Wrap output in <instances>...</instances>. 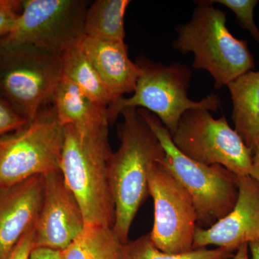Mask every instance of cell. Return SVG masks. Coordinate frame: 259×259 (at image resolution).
Here are the masks:
<instances>
[{
	"label": "cell",
	"instance_id": "1",
	"mask_svg": "<svg viewBox=\"0 0 259 259\" xmlns=\"http://www.w3.org/2000/svg\"><path fill=\"white\" fill-rule=\"evenodd\" d=\"M120 115L123 120L117 126L120 145L109 160L108 173L115 209L112 231L125 244L134 218L149 194L150 169L166 154L139 109L127 107Z\"/></svg>",
	"mask_w": 259,
	"mask_h": 259
},
{
	"label": "cell",
	"instance_id": "2",
	"mask_svg": "<svg viewBox=\"0 0 259 259\" xmlns=\"http://www.w3.org/2000/svg\"><path fill=\"white\" fill-rule=\"evenodd\" d=\"M109 124L80 128L64 126L61 171L82 211L85 224L113 227L115 209L108 163L112 151Z\"/></svg>",
	"mask_w": 259,
	"mask_h": 259
},
{
	"label": "cell",
	"instance_id": "3",
	"mask_svg": "<svg viewBox=\"0 0 259 259\" xmlns=\"http://www.w3.org/2000/svg\"><path fill=\"white\" fill-rule=\"evenodd\" d=\"M190 21L177 25L175 50L194 56L192 67L207 71L214 88L227 87L241 75L255 69L245 40L235 37L227 27V15L211 1H197Z\"/></svg>",
	"mask_w": 259,
	"mask_h": 259
},
{
	"label": "cell",
	"instance_id": "4",
	"mask_svg": "<svg viewBox=\"0 0 259 259\" xmlns=\"http://www.w3.org/2000/svg\"><path fill=\"white\" fill-rule=\"evenodd\" d=\"M141 72L134 95L120 97L107 109L110 124L113 123L122 110L127 107L144 109L161 120L170 134L176 131L180 118L186 111L205 109L217 111L221 99L211 94L199 101L188 97L192 71L187 65L154 63L144 57L136 61Z\"/></svg>",
	"mask_w": 259,
	"mask_h": 259
},
{
	"label": "cell",
	"instance_id": "5",
	"mask_svg": "<svg viewBox=\"0 0 259 259\" xmlns=\"http://www.w3.org/2000/svg\"><path fill=\"white\" fill-rule=\"evenodd\" d=\"M62 69L63 56L0 40V94L28 123L52 101Z\"/></svg>",
	"mask_w": 259,
	"mask_h": 259
},
{
	"label": "cell",
	"instance_id": "6",
	"mask_svg": "<svg viewBox=\"0 0 259 259\" xmlns=\"http://www.w3.org/2000/svg\"><path fill=\"white\" fill-rule=\"evenodd\" d=\"M165 151V164L188 191L197 216V226L208 228L226 216L238 197V176L221 165L202 164L180 152L171 135L156 115L138 108Z\"/></svg>",
	"mask_w": 259,
	"mask_h": 259
},
{
	"label": "cell",
	"instance_id": "7",
	"mask_svg": "<svg viewBox=\"0 0 259 259\" xmlns=\"http://www.w3.org/2000/svg\"><path fill=\"white\" fill-rule=\"evenodd\" d=\"M64 130L54 105L23 128L0 138V188L61 171Z\"/></svg>",
	"mask_w": 259,
	"mask_h": 259
},
{
	"label": "cell",
	"instance_id": "8",
	"mask_svg": "<svg viewBox=\"0 0 259 259\" xmlns=\"http://www.w3.org/2000/svg\"><path fill=\"white\" fill-rule=\"evenodd\" d=\"M171 138L177 149L194 161L221 165L238 177L250 175L253 153L225 116L215 119L205 109L187 110Z\"/></svg>",
	"mask_w": 259,
	"mask_h": 259
},
{
	"label": "cell",
	"instance_id": "9",
	"mask_svg": "<svg viewBox=\"0 0 259 259\" xmlns=\"http://www.w3.org/2000/svg\"><path fill=\"white\" fill-rule=\"evenodd\" d=\"M89 5L82 0H24L13 30L0 40L30 44L63 56L85 36Z\"/></svg>",
	"mask_w": 259,
	"mask_h": 259
},
{
	"label": "cell",
	"instance_id": "10",
	"mask_svg": "<svg viewBox=\"0 0 259 259\" xmlns=\"http://www.w3.org/2000/svg\"><path fill=\"white\" fill-rule=\"evenodd\" d=\"M163 159L155 163L148 175V194L154 207L152 231L148 235L153 244L164 253H188L193 250L197 212L188 191Z\"/></svg>",
	"mask_w": 259,
	"mask_h": 259
},
{
	"label": "cell",
	"instance_id": "11",
	"mask_svg": "<svg viewBox=\"0 0 259 259\" xmlns=\"http://www.w3.org/2000/svg\"><path fill=\"white\" fill-rule=\"evenodd\" d=\"M44 177V199L34 226V248L64 251L82 231L84 218L61 171Z\"/></svg>",
	"mask_w": 259,
	"mask_h": 259
},
{
	"label": "cell",
	"instance_id": "12",
	"mask_svg": "<svg viewBox=\"0 0 259 259\" xmlns=\"http://www.w3.org/2000/svg\"><path fill=\"white\" fill-rule=\"evenodd\" d=\"M238 197L231 212L208 228L197 226L193 250L215 245L235 251L259 239V184L250 176H239Z\"/></svg>",
	"mask_w": 259,
	"mask_h": 259
},
{
	"label": "cell",
	"instance_id": "13",
	"mask_svg": "<svg viewBox=\"0 0 259 259\" xmlns=\"http://www.w3.org/2000/svg\"><path fill=\"white\" fill-rule=\"evenodd\" d=\"M44 192V176L0 188V259L9 258L24 235L34 228Z\"/></svg>",
	"mask_w": 259,
	"mask_h": 259
},
{
	"label": "cell",
	"instance_id": "14",
	"mask_svg": "<svg viewBox=\"0 0 259 259\" xmlns=\"http://www.w3.org/2000/svg\"><path fill=\"white\" fill-rule=\"evenodd\" d=\"M79 47L117 98L134 93L141 69L137 63L130 59L125 41H108L84 36Z\"/></svg>",
	"mask_w": 259,
	"mask_h": 259
},
{
	"label": "cell",
	"instance_id": "15",
	"mask_svg": "<svg viewBox=\"0 0 259 259\" xmlns=\"http://www.w3.org/2000/svg\"><path fill=\"white\" fill-rule=\"evenodd\" d=\"M235 131L252 153L259 147V71H249L227 85Z\"/></svg>",
	"mask_w": 259,
	"mask_h": 259
},
{
	"label": "cell",
	"instance_id": "16",
	"mask_svg": "<svg viewBox=\"0 0 259 259\" xmlns=\"http://www.w3.org/2000/svg\"><path fill=\"white\" fill-rule=\"evenodd\" d=\"M58 119L63 126L80 128L109 124L107 108L97 105L70 80L62 76L52 98Z\"/></svg>",
	"mask_w": 259,
	"mask_h": 259
},
{
	"label": "cell",
	"instance_id": "17",
	"mask_svg": "<svg viewBox=\"0 0 259 259\" xmlns=\"http://www.w3.org/2000/svg\"><path fill=\"white\" fill-rule=\"evenodd\" d=\"M62 76L74 83L92 101L105 108L118 99L107 88L79 47L63 55Z\"/></svg>",
	"mask_w": 259,
	"mask_h": 259
},
{
	"label": "cell",
	"instance_id": "18",
	"mask_svg": "<svg viewBox=\"0 0 259 259\" xmlns=\"http://www.w3.org/2000/svg\"><path fill=\"white\" fill-rule=\"evenodd\" d=\"M129 0H97L88 7L84 19L85 36L125 41L124 18Z\"/></svg>",
	"mask_w": 259,
	"mask_h": 259
},
{
	"label": "cell",
	"instance_id": "19",
	"mask_svg": "<svg viewBox=\"0 0 259 259\" xmlns=\"http://www.w3.org/2000/svg\"><path fill=\"white\" fill-rule=\"evenodd\" d=\"M122 243L112 227L85 224L82 231L63 252L64 259H119Z\"/></svg>",
	"mask_w": 259,
	"mask_h": 259
},
{
	"label": "cell",
	"instance_id": "20",
	"mask_svg": "<svg viewBox=\"0 0 259 259\" xmlns=\"http://www.w3.org/2000/svg\"><path fill=\"white\" fill-rule=\"evenodd\" d=\"M233 255V252L221 248H199L180 254L164 253L153 244L147 234L123 244L119 259H229Z\"/></svg>",
	"mask_w": 259,
	"mask_h": 259
},
{
	"label": "cell",
	"instance_id": "21",
	"mask_svg": "<svg viewBox=\"0 0 259 259\" xmlns=\"http://www.w3.org/2000/svg\"><path fill=\"white\" fill-rule=\"evenodd\" d=\"M212 4L218 3L231 10L236 17L240 26L248 30L250 36L259 44V29L255 23L253 12L257 0H210Z\"/></svg>",
	"mask_w": 259,
	"mask_h": 259
},
{
	"label": "cell",
	"instance_id": "22",
	"mask_svg": "<svg viewBox=\"0 0 259 259\" xmlns=\"http://www.w3.org/2000/svg\"><path fill=\"white\" fill-rule=\"evenodd\" d=\"M28 124L13 110L0 94V138L16 132Z\"/></svg>",
	"mask_w": 259,
	"mask_h": 259
},
{
	"label": "cell",
	"instance_id": "23",
	"mask_svg": "<svg viewBox=\"0 0 259 259\" xmlns=\"http://www.w3.org/2000/svg\"><path fill=\"white\" fill-rule=\"evenodd\" d=\"M20 9H22V1L0 0V39L13 30L20 16Z\"/></svg>",
	"mask_w": 259,
	"mask_h": 259
},
{
	"label": "cell",
	"instance_id": "24",
	"mask_svg": "<svg viewBox=\"0 0 259 259\" xmlns=\"http://www.w3.org/2000/svg\"><path fill=\"white\" fill-rule=\"evenodd\" d=\"M34 247V228L25 233L8 259H29Z\"/></svg>",
	"mask_w": 259,
	"mask_h": 259
},
{
	"label": "cell",
	"instance_id": "25",
	"mask_svg": "<svg viewBox=\"0 0 259 259\" xmlns=\"http://www.w3.org/2000/svg\"><path fill=\"white\" fill-rule=\"evenodd\" d=\"M29 259H64L63 252L46 248H34Z\"/></svg>",
	"mask_w": 259,
	"mask_h": 259
},
{
	"label": "cell",
	"instance_id": "26",
	"mask_svg": "<svg viewBox=\"0 0 259 259\" xmlns=\"http://www.w3.org/2000/svg\"><path fill=\"white\" fill-rule=\"evenodd\" d=\"M250 176L259 184V147L253 153L252 156L251 171Z\"/></svg>",
	"mask_w": 259,
	"mask_h": 259
},
{
	"label": "cell",
	"instance_id": "27",
	"mask_svg": "<svg viewBox=\"0 0 259 259\" xmlns=\"http://www.w3.org/2000/svg\"><path fill=\"white\" fill-rule=\"evenodd\" d=\"M232 259H250L248 243H245L240 246Z\"/></svg>",
	"mask_w": 259,
	"mask_h": 259
},
{
	"label": "cell",
	"instance_id": "28",
	"mask_svg": "<svg viewBox=\"0 0 259 259\" xmlns=\"http://www.w3.org/2000/svg\"><path fill=\"white\" fill-rule=\"evenodd\" d=\"M248 248L250 253V259H259V239L250 242Z\"/></svg>",
	"mask_w": 259,
	"mask_h": 259
}]
</instances>
